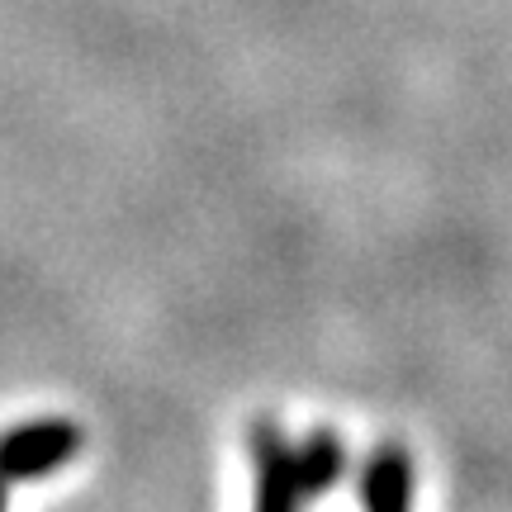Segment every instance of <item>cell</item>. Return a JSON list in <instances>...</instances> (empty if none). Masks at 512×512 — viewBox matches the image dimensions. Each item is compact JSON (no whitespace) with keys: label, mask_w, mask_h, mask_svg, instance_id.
<instances>
[{"label":"cell","mask_w":512,"mask_h":512,"mask_svg":"<svg viewBox=\"0 0 512 512\" xmlns=\"http://www.w3.org/2000/svg\"><path fill=\"white\" fill-rule=\"evenodd\" d=\"M81 432L67 418H43V422H24L15 432L0 437V479H43L62 470L76 456Z\"/></svg>","instance_id":"1"},{"label":"cell","mask_w":512,"mask_h":512,"mask_svg":"<svg viewBox=\"0 0 512 512\" xmlns=\"http://www.w3.org/2000/svg\"><path fill=\"white\" fill-rule=\"evenodd\" d=\"M256 512H299L309 498L294 479V441L280 427H256Z\"/></svg>","instance_id":"2"},{"label":"cell","mask_w":512,"mask_h":512,"mask_svg":"<svg viewBox=\"0 0 512 512\" xmlns=\"http://www.w3.org/2000/svg\"><path fill=\"white\" fill-rule=\"evenodd\" d=\"M361 508L366 512H413V465L403 451H375L361 475Z\"/></svg>","instance_id":"3"},{"label":"cell","mask_w":512,"mask_h":512,"mask_svg":"<svg viewBox=\"0 0 512 512\" xmlns=\"http://www.w3.org/2000/svg\"><path fill=\"white\" fill-rule=\"evenodd\" d=\"M342 475H347V451H342V441L332 432H313L309 441L294 446V479H299V489H304L309 503L328 494Z\"/></svg>","instance_id":"4"},{"label":"cell","mask_w":512,"mask_h":512,"mask_svg":"<svg viewBox=\"0 0 512 512\" xmlns=\"http://www.w3.org/2000/svg\"><path fill=\"white\" fill-rule=\"evenodd\" d=\"M0 512H5V479H0Z\"/></svg>","instance_id":"5"}]
</instances>
